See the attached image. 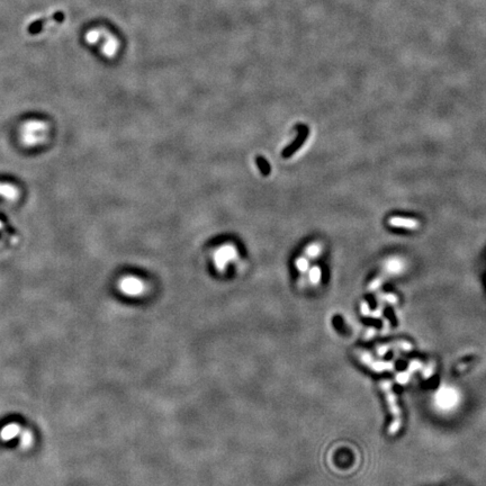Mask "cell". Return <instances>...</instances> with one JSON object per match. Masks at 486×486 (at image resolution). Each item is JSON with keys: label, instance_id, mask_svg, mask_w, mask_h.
<instances>
[{"label": "cell", "instance_id": "6", "mask_svg": "<svg viewBox=\"0 0 486 486\" xmlns=\"http://www.w3.org/2000/svg\"><path fill=\"white\" fill-rule=\"evenodd\" d=\"M298 131H299V135H300L299 139L296 140L291 147L287 148V149L284 151V157H289V155H292L293 153H294L296 149H298V148L300 147V143H302L304 139H305V135H307V128L305 127V126H300V127L298 128Z\"/></svg>", "mask_w": 486, "mask_h": 486}, {"label": "cell", "instance_id": "11", "mask_svg": "<svg viewBox=\"0 0 486 486\" xmlns=\"http://www.w3.org/2000/svg\"><path fill=\"white\" fill-rule=\"evenodd\" d=\"M320 246L318 244H311V246L307 248V250H306V254L309 257L311 258H315V257H317L318 254H320Z\"/></svg>", "mask_w": 486, "mask_h": 486}, {"label": "cell", "instance_id": "12", "mask_svg": "<svg viewBox=\"0 0 486 486\" xmlns=\"http://www.w3.org/2000/svg\"><path fill=\"white\" fill-rule=\"evenodd\" d=\"M296 266H297V268L300 270V272H306L307 268H309V262H307L305 258H300L298 259L297 262H296Z\"/></svg>", "mask_w": 486, "mask_h": 486}, {"label": "cell", "instance_id": "2", "mask_svg": "<svg viewBox=\"0 0 486 486\" xmlns=\"http://www.w3.org/2000/svg\"><path fill=\"white\" fill-rule=\"evenodd\" d=\"M236 258V250L233 246H224L215 254V263L220 269H223L230 261Z\"/></svg>", "mask_w": 486, "mask_h": 486}, {"label": "cell", "instance_id": "1", "mask_svg": "<svg viewBox=\"0 0 486 486\" xmlns=\"http://www.w3.org/2000/svg\"><path fill=\"white\" fill-rule=\"evenodd\" d=\"M459 403L457 389L452 386H443L435 395V405L440 411L454 410Z\"/></svg>", "mask_w": 486, "mask_h": 486}, {"label": "cell", "instance_id": "5", "mask_svg": "<svg viewBox=\"0 0 486 486\" xmlns=\"http://www.w3.org/2000/svg\"><path fill=\"white\" fill-rule=\"evenodd\" d=\"M20 433H21V426L16 423H12L6 425L5 428L1 430V432H0V438H1L3 441H8L14 439V438L17 437Z\"/></svg>", "mask_w": 486, "mask_h": 486}, {"label": "cell", "instance_id": "9", "mask_svg": "<svg viewBox=\"0 0 486 486\" xmlns=\"http://www.w3.org/2000/svg\"><path fill=\"white\" fill-rule=\"evenodd\" d=\"M258 167H259V169H260V171L262 172V175H265L267 176L268 173L270 172V166H269V163L267 162L266 159H263V158H258Z\"/></svg>", "mask_w": 486, "mask_h": 486}, {"label": "cell", "instance_id": "10", "mask_svg": "<svg viewBox=\"0 0 486 486\" xmlns=\"http://www.w3.org/2000/svg\"><path fill=\"white\" fill-rule=\"evenodd\" d=\"M310 279L313 284H317L321 279V270L318 267H314L310 270Z\"/></svg>", "mask_w": 486, "mask_h": 486}, {"label": "cell", "instance_id": "3", "mask_svg": "<svg viewBox=\"0 0 486 486\" xmlns=\"http://www.w3.org/2000/svg\"><path fill=\"white\" fill-rule=\"evenodd\" d=\"M120 287H121V291L123 292L124 294L131 295V296L140 295L144 289L142 281H141L140 279H137V278H134V277L124 278V279L121 281Z\"/></svg>", "mask_w": 486, "mask_h": 486}, {"label": "cell", "instance_id": "8", "mask_svg": "<svg viewBox=\"0 0 486 486\" xmlns=\"http://www.w3.org/2000/svg\"><path fill=\"white\" fill-rule=\"evenodd\" d=\"M44 23H46L45 20H40V21H34V23L29 26V28H28L29 34H39V33L42 31Z\"/></svg>", "mask_w": 486, "mask_h": 486}, {"label": "cell", "instance_id": "4", "mask_svg": "<svg viewBox=\"0 0 486 486\" xmlns=\"http://www.w3.org/2000/svg\"><path fill=\"white\" fill-rule=\"evenodd\" d=\"M388 224L392 226V228H398V229H404V230H417L420 223H419L418 220H414V218H409V217H399L394 216L388 220Z\"/></svg>", "mask_w": 486, "mask_h": 486}, {"label": "cell", "instance_id": "7", "mask_svg": "<svg viewBox=\"0 0 486 486\" xmlns=\"http://www.w3.org/2000/svg\"><path fill=\"white\" fill-rule=\"evenodd\" d=\"M21 447H23L24 449H27L32 446V443H33V436H32V433L31 431H28V430H24L23 432H21Z\"/></svg>", "mask_w": 486, "mask_h": 486}]
</instances>
